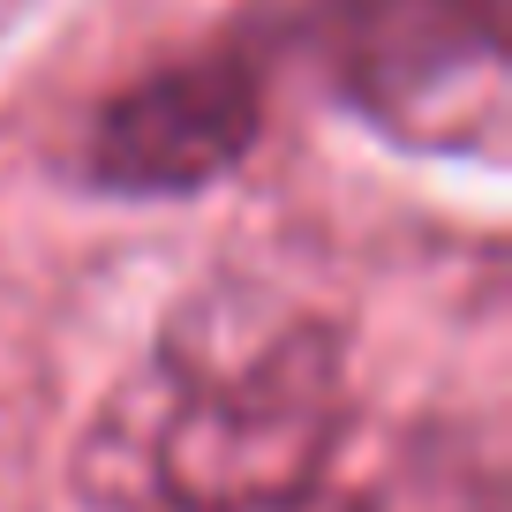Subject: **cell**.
<instances>
[{"mask_svg": "<svg viewBox=\"0 0 512 512\" xmlns=\"http://www.w3.org/2000/svg\"><path fill=\"white\" fill-rule=\"evenodd\" d=\"M144 422H106L98 445L136 452V482L166 512H279L317 490L339 445V339L309 317L249 347H166L136 384Z\"/></svg>", "mask_w": 512, "mask_h": 512, "instance_id": "1", "label": "cell"}, {"mask_svg": "<svg viewBox=\"0 0 512 512\" xmlns=\"http://www.w3.org/2000/svg\"><path fill=\"white\" fill-rule=\"evenodd\" d=\"M317 53L332 91L415 151H497L505 8L497 0H324Z\"/></svg>", "mask_w": 512, "mask_h": 512, "instance_id": "2", "label": "cell"}, {"mask_svg": "<svg viewBox=\"0 0 512 512\" xmlns=\"http://www.w3.org/2000/svg\"><path fill=\"white\" fill-rule=\"evenodd\" d=\"M264 136V76L249 61H181L128 83L91 121V181L113 196H196Z\"/></svg>", "mask_w": 512, "mask_h": 512, "instance_id": "3", "label": "cell"}, {"mask_svg": "<svg viewBox=\"0 0 512 512\" xmlns=\"http://www.w3.org/2000/svg\"><path fill=\"white\" fill-rule=\"evenodd\" d=\"M354 512H505V482H497L490 460H475V452H460V445L452 452L422 445V452H407Z\"/></svg>", "mask_w": 512, "mask_h": 512, "instance_id": "4", "label": "cell"}]
</instances>
